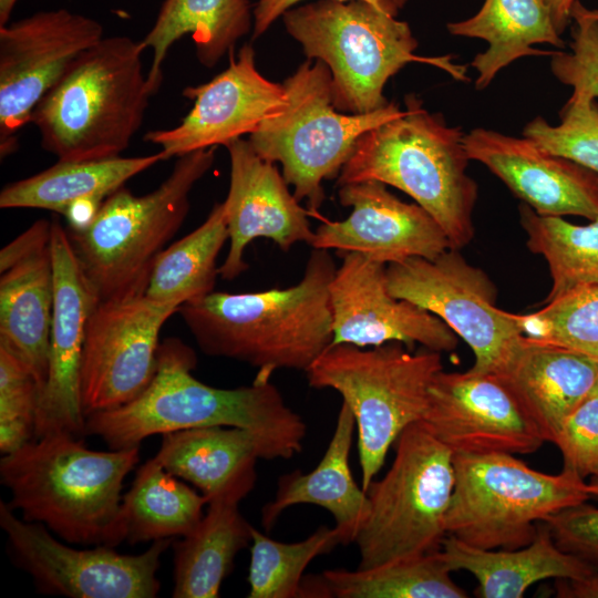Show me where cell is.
<instances>
[{
    "mask_svg": "<svg viewBox=\"0 0 598 598\" xmlns=\"http://www.w3.org/2000/svg\"><path fill=\"white\" fill-rule=\"evenodd\" d=\"M197 358L176 338L159 343L157 367L145 391L133 401L85 419L84 435L102 439L110 450L140 446L142 441L168 432L231 426L254 433L265 460H289L302 450L303 419L286 403L270 381L221 389L197 380Z\"/></svg>",
    "mask_w": 598,
    "mask_h": 598,
    "instance_id": "cell-1",
    "label": "cell"
},
{
    "mask_svg": "<svg viewBox=\"0 0 598 598\" xmlns=\"http://www.w3.org/2000/svg\"><path fill=\"white\" fill-rule=\"evenodd\" d=\"M330 250L313 249L302 278L287 288L213 291L182 305L184 323L204 354L256 368L255 381L278 369L305 371L331 344Z\"/></svg>",
    "mask_w": 598,
    "mask_h": 598,
    "instance_id": "cell-2",
    "label": "cell"
},
{
    "mask_svg": "<svg viewBox=\"0 0 598 598\" xmlns=\"http://www.w3.org/2000/svg\"><path fill=\"white\" fill-rule=\"evenodd\" d=\"M140 446L94 451L56 432L33 439L0 461L8 506L68 544L118 546L116 525L126 475Z\"/></svg>",
    "mask_w": 598,
    "mask_h": 598,
    "instance_id": "cell-3",
    "label": "cell"
},
{
    "mask_svg": "<svg viewBox=\"0 0 598 598\" xmlns=\"http://www.w3.org/2000/svg\"><path fill=\"white\" fill-rule=\"evenodd\" d=\"M464 135L409 94L401 115L358 140L337 184L378 181L404 192L439 223L451 248L460 250L474 236L477 199V184L466 174Z\"/></svg>",
    "mask_w": 598,
    "mask_h": 598,
    "instance_id": "cell-4",
    "label": "cell"
},
{
    "mask_svg": "<svg viewBox=\"0 0 598 598\" xmlns=\"http://www.w3.org/2000/svg\"><path fill=\"white\" fill-rule=\"evenodd\" d=\"M143 51L141 41L115 35L83 52L32 114L42 147L58 161L121 156L154 95Z\"/></svg>",
    "mask_w": 598,
    "mask_h": 598,
    "instance_id": "cell-5",
    "label": "cell"
},
{
    "mask_svg": "<svg viewBox=\"0 0 598 598\" xmlns=\"http://www.w3.org/2000/svg\"><path fill=\"white\" fill-rule=\"evenodd\" d=\"M281 18L307 58L328 66L332 103L342 113L384 107L386 82L410 62H425L466 80V69L451 56L416 55L417 40L410 25L368 2L319 0L295 6Z\"/></svg>",
    "mask_w": 598,
    "mask_h": 598,
    "instance_id": "cell-6",
    "label": "cell"
},
{
    "mask_svg": "<svg viewBox=\"0 0 598 598\" xmlns=\"http://www.w3.org/2000/svg\"><path fill=\"white\" fill-rule=\"evenodd\" d=\"M214 147L176 161L168 177L143 196L124 186L112 193L83 229L68 234L100 301L144 296L159 254L189 210V194L210 169Z\"/></svg>",
    "mask_w": 598,
    "mask_h": 598,
    "instance_id": "cell-7",
    "label": "cell"
},
{
    "mask_svg": "<svg viewBox=\"0 0 598 598\" xmlns=\"http://www.w3.org/2000/svg\"><path fill=\"white\" fill-rule=\"evenodd\" d=\"M442 370L440 352H410L400 342L331 344L306 370L311 388L337 391L353 414L364 491L400 434L423 420L430 385Z\"/></svg>",
    "mask_w": 598,
    "mask_h": 598,
    "instance_id": "cell-8",
    "label": "cell"
},
{
    "mask_svg": "<svg viewBox=\"0 0 598 598\" xmlns=\"http://www.w3.org/2000/svg\"><path fill=\"white\" fill-rule=\"evenodd\" d=\"M453 464L446 534L478 548H522L537 523L598 498V487L571 470L543 473L509 453L453 454Z\"/></svg>",
    "mask_w": 598,
    "mask_h": 598,
    "instance_id": "cell-9",
    "label": "cell"
},
{
    "mask_svg": "<svg viewBox=\"0 0 598 598\" xmlns=\"http://www.w3.org/2000/svg\"><path fill=\"white\" fill-rule=\"evenodd\" d=\"M393 462L365 489L369 514L355 537L359 569L441 550L455 484L453 453L421 421L395 441Z\"/></svg>",
    "mask_w": 598,
    "mask_h": 598,
    "instance_id": "cell-10",
    "label": "cell"
},
{
    "mask_svg": "<svg viewBox=\"0 0 598 598\" xmlns=\"http://www.w3.org/2000/svg\"><path fill=\"white\" fill-rule=\"evenodd\" d=\"M331 83L322 61L306 60L282 83L288 101L285 111L264 121L248 140L260 157L281 164L295 197L306 200L313 212L324 200L322 182L338 177L358 140L403 112L391 102L365 114L342 113L332 103Z\"/></svg>",
    "mask_w": 598,
    "mask_h": 598,
    "instance_id": "cell-11",
    "label": "cell"
},
{
    "mask_svg": "<svg viewBox=\"0 0 598 598\" xmlns=\"http://www.w3.org/2000/svg\"><path fill=\"white\" fill-rule=\"evenodd\" d=\"M385 272L392 296L433 313L470 346L474 372L495 373L524 337L518 315L497 308L494 283L458 249L388 265Z\"/></svg>",
    "mask_w": 598,
    "mask_h": 598,
    "instance_id": "cell-12",
    "label": "cell"
},
{
    "mask_svg": "<svg viewBox=\"0 0 598 598\" xmlns=\"http://www.w3.org/2000/svg\"><path fill=\"white\" fill-rule=\"evenodd\" d=\"M0 526L14 564L28 573L43 595L69 598H155L162 555L175 538L153 542L138 555L113 547L73 548L43 524L18 517L0 502Z\"/></svg>",
    "mask_w": 598,
    "mask_h": 598,
    "instance_id": "cell-13",
    "label": "cell"
},
{
    "mask_svg": "<svg viewBox=\"0 0 598 598\" xmlns=\"http://www.w3.org/2000/svg\"><path fill=\"white\" fill-rule=\"evenodd\" d=\"M103 33L97 20L68 9L0 25L1 158L17 150V133L31 122L42 97Z\"/></svg>",
    "mask_w": 598,
    "mask_h": 598,
    "instance_id": "cell-14",
    "label": "cell"
},
{
    "mask_svg": "<svg viewBox=\"0 0 598 598\" xmlns=\"http://www.w3.org/2000/svg\"><path fill=\"white\" fill-rule=\"evenodd\" d=\"M178 309L145 295L100 301L87 321L82 354L85 419L124 405L145 391L156 371L161 329Z\"/></svg>",
    "mask_w": 598,
    "mask_h": 598,
    "instance_id": "cell-15",
    "label": "cell"
},
{
    "mask_svg": "<svg viewBox=\"0 0 598 598\" xmlns=\"http://www.w3.org/2000/svg\"><path fill=\"white\" fill-rule=\"evenodd\" d=\"M422 422L453 454H532L545 440L493 373L440 371Z\"/></svg>",
    "mask_w": 598,
    "mask_h": 598,
    "instance_id": "cell-16",
    "label": "cell"
},
{
    "mask_svg": "<svg viewBox=\"0 0 598 598\" xmlns=\"http://www.w3.org/2000/svg\"><path fill=\"white\" fill-rule=\"evenodd\" d=\"M50 248L54 302L48 378L40 394L34 439L56 432L82 437V354L86 324L100 298L80 266L68 229L56 218L51 220Z\"/></svg>",
    "mask_w": 598,
    "mask_h": 598,
    "instance_id": "cell-17",
    "label": "cell"
},
{
    "mask_svg": "<svg viewBox=\"0 0 598 598\" xmlns=\"http://www.w3.org/2000/svg\"><path fill=\"white\" fill-rule=\"evenodd\" d=\"M183 95L193 107L171 128L150 131L144 140L161 146L165 159L173 156L227 146L254 133L260 124L287 107L283 84L266 79L256 68L255 50L245 44L229 64L207 83L187 86Z\"/></svg>",
    "mask_w": 598,
    "mask_h": 598,
    "instance_id": "cell-18",
    "label": "cell"
},
{
    "mask_svg": "<svg viewBox=\"0 0 598 598\" xmlns=\"http://www.w3.org/2000/svg\"><path fill=\"white\" fill-rule=\"evenodd\" d=\"M342 255L330 282L332 344L419 343L440 353L456 348L457 336L440 318L390 293L385 265L355 252Z\"/></svg>",
    "mask_w": 598,
    "mask_h": 598,
    "instance_id": "cell-19",
    "label": "cell"
},
{
    "mask_svg": "<svg viewBox=\"0 0 598 598\" xmlns=\"http://www.w3.org/2000/svg\"><path fill=\"white\" fill-rule=\"evenodd\" d=\"M339 200L351 207L343 220H326L315 231L313 249L360 254L383 265L413 257L435 259L451 248L439 223L419 204L402 202L378 181L339 186Z\"/></svg>",
    "mask_w": 598,
    "mask_h": 598,
    "instance_id": "cell-20",
    "label": "cell"
},
{
    "mask_svg": "<svg viewBox=\"0 0 598 598\" xmlns=\"http://www.w3.org/2000/svg\"><path fill=\"white\" fill-rule=\"evenodd\" d=\"M226 148L230 158V184L224 203L229 250L218 275L233 280L247 269L248 245L257 238L272 240L288 251L298 243L311 244L308 212L288 190L274 163L260 157L248 140L238 138Z\"/></svg>",
    "mask_w": 598,
    "mask_h": 598,
    "instance_id": "cell-21",
    "label": "cell"
},
{
    "mask_svg": "<svg viewBox=\"0 0 598 598\" xmlns=\"http://www.w3.org/2000/svg\"><path fill=\"white\" fill-rule=\"evenodd\" d=\"M463 141L470 161L485 165L538 215L598 218L597 173L546 152L525 136L478 127Z\"/></svg>",
    "mask_w": 598,
    "mask_h": 598,
    "instance_id": "cell-22",
    "label": "cell"
},
{
    "mask_svg": "<svg viewBox=\"0 0 598 598\" xmlns=\"http://www.w3.org/2000/svg\"><path fill=\"white\" fill-rule=\"evenodd\" d=\"M51 220L39 219L0 251V344L32 372L42 392L54 302Z\"/></svg>",
    "mask_w": 598,
    "mask_h": 598,
    "instance_id": "cell-23",
    "label": "cell"
},
{
    "mask_svg": "<svg viewBox=\"0 0 598 598\" xmlns=\"http://www.w3.org/2000/svg\"><path fill=\"white\" fill-rule=\"evenodd\" d=\"M493 374L507 388L545 442L554 443L566 419L591 393L598 359L524 336Z\"/></svg>",
    "mask_w": 598,
    "mask_h": 598,
    "instance_id": "cell-24",
    "label": "cell"
},
{
    "mask_svg": "<svg viewBox=\"0 0 598 598\" xmlns=\"http://www.w3.org/2000/svg\"><path fill=\"white\" fill-rule=\"evenodd\" d=\"M355 422L346 403L318 465L303 474L299 470L279 477L272 501L261 509V524L270 530L281 513L300 504L326 508L334 518L343 545L354 543L369 514V499L358 485L349 464Z\"/></svg>",
    "mask_w": 598,
    "mask_h": 598,
    "instance_id": "cell-25",
    "label": "cell"
},
{
    "mask_svg": "<svg viewBox=\"0 0 598 598\" xmlns=\"http://www.w3.org/2000/svg\"><path fill=\"white\" fill-rule=\"evenodd\" d=\"M154 457L209 501L225 492L248 495L257 480V460H265V451L248 430L203 426L162 434Z\"/></svg>",
    "mask_w": 598,
    "mask_h": 598,
    "instance_id": "cell-26",
    "label": "cell"
},
{
    "mask_svg": "<svg viewBox=\"0 0 598 598\" xmlns=\"http://www.w3.org/2000/svg\"><path fill=\"white\" fill-rule=\"evenodd\" d=\"M441 551L452 571L465 570L475 577L474 594L481 598H520L540 580L580 578L598 570L558 548L544 522L537 525L533 542L522 548L484 549L446 535Z\"/></svg>",
    "mask_w": 598,
    "mask_h": 598,
    "instance_id": "cell-27",
    "label": "cell"
},
{
    "mask_svg": "<svg viewBox=\"0 0 598 598\" xmlns=\"http://www.w3.org/2000/svg\"><path fill=\"white\" fill-rule=\"evenodd\" d=\"M165 161L158 153L89 161H58L53 166L4 186L1 208H38L65 216L74 208L97 212L132 177Z\"/></svg>",
    "mask_w": 598,
    "mask_h": 598,
    "instance_id": "cell-28",
    "label": "cell"
},
{
    "mask_svg": "<svg viewBox=\"0 0 598 598\" xmlns=\"http://www.w3.org/2000/svg\"><path fill=\"white\" fill-rule=\"evenodd\" d=\"M240 492H225L207 503L198 524L172 543L174 598H217L237 554L251 544L252 527L240 514Z\"/></svg>",
    "mask_w": 598,
    "mask_h": 598,
    "instance_id": "cell-29",
    "label": "cell"
},
{
    "mask_svg": "<svg viewBox=\"0 0 598 598\" xmlns=\"http://www.w3.org/2000/svg\"><path fill=\"white\" fill-rule=\"evenodd\" d=\"M249 0H165L141 44L153 52L147 75L155 94L163 81L162 65L169 48L190 34L199 62L214 68L252 28Z\"/></svg>",
    "mask_w": 598,
    "mask_h": 598,
    "instance_id": "cell-30",
    "label": "cell"
},
{
    "mask_svg": "<svg viewBox=\"0 0 598 598\" xmlns=\"http://www.w3.org/2000/svg\"><path fill=\"white\" fill-rule=\"evenodd\" d=\"M451 34L482 39L488 49L473 59L477 72L475 87L486 89L496 74L512 62L528 55H553L555 51L534 49L547 43L563 49L546 0H485L473 17L447 23Z\"/></svg>",
    "mask_w": 598,
    "mask_h": 598,
    "instance_id": "cell-31",
    "label": "cell"
},
{
    "mask_svg": "<svg viewBox=\"0 0 598 598\" xmlns=\"http://www.w3.org/2000/svg\"><path fill=\"white\" fill-rule=\"evenodd\" d=\"M207 503L203 494L152 457L137 468L123 495L116 525L118 545L183 537L202 519Z\"/></svg>",
    "mask_w": 598,
    "mask_h": 598,
    "instance_id": "cell-32",
    "label": "cell"
},
{
    "mask_svg": "<svg viewBox=\"0 0 598 598\" xmlns=\"http://www.w3.org/2000/svg\"><path fill=\"white\" fill-rule=\"evenodd\" d=\"M442 551L403 558L373 568L330 569L302 581L301 597L466 598L451 577Z\"/></svg>",
    "mask_w": 598,
    "mask_h": 598,
    "instance_id": "cell-33",
    "label": "cell"
},
{
    "mask_svg": "<svg viewBox=\"0 0 598 598\" xmlns=\"http://www.w3.org/2000/svg\"><path fill=\"white\" fill-rule=\"evenodd\" d=\"M227 239L224 203H217L200 226L159 254L145 296L181 307L213 292L217 257Z\"/></svg>",
    "mask_w": 598,
    "mask_h": 598,
    "instance_id": "cell-34",
    "label": "cell"
},
{
    "mask_svg": "<svg viewBox=\"0 0 598 598\" xmlns=\"http://www.w3.org/2000/svg\"><path fill=\"white\" fill-rule=\"evenodd\" d=\"M520 224L530 251L543 256L551 277L546 301L585 285L598 283V218L576 225L559 216H542L519 206Z\"/></svg>",
    "mask_w": 598,
    "mask_h": 598,
    "instance_id": "cell-35",
    "label": "cell"
},
{
    "mask_svg": "<svg viewBox=\"0 0 598 598\" xmlns=\"http://www.w3.org/2000/svg\"><path fill=\"white\" fill-rule=\"evenodd\" d=\"M340 544L341 536L336 527L321 526L296 543L277 542L252 527L247 597H301L308 565Z\"/></svg>",
    "mask_w": 598,
    "mask_h": 598,
    "instance_id": "cell-36",
    "label": "cell"
},
{
    "mask_svg": "<svg viewBox=\"0 0 598 598\" xmlns=\"http://www.w3.org/2000/svg\"><path fill=\"white\" fill-rule=\"evenodd\" d=\"M518 315L524 336L598 359V283L573 288Z\"/></svg>",
    "mask_w": 598,
    "mask_h": 598,
    "instance_id": "cell-37",
    "label": "cell"
},
{
    "mask_svg": "<svg viewBox=\"0 0 598 598\" xmlns=\"http://www.w3.org/2000/svg\"><path fill=\"white\" fill-rule=\"evenodd\" d=\"M523 136L546 152L570 159L598 174V103L573 93L560 111V123L549 124L542 116L529 121Z\"/></svg>",
    "mask_w": 598,
    "mask_h": 598,
    "instance_id": "cell-38",
    "label": "cell"
},
{
    "mask_svg": "<svg viewBox=\"0 0 598 598\" xmlns=\"http://www.w3.org/2000/svg\"><path fill=\"white\" fill-rule=\"evenodd\" d=\"M41 390L29 368L0 344V451L11 453L34 439Z\"/></svg>",
    "mask_w": 598,
    "mask_h": 598,
    "instance_id": "cell-39",
    "label": "cell"
},
{
    "mask_svg": "<svg viewBox=\"0 0 598 598\" xmlns=\"http://www.w3.org/2000/svg\"><path fill=\"white\" fill-rule=\"evenodd\" d=\"M570 51L555 50L550 69L555 78L573 87V93L598 97V19L577 0L571 9Z\"/></svg>",
    "mask_w": 598,
    "mask_h": 598,
    "instance_id": "cell-40",
    "label": "cell"
},
{
    "mask_svg": "<svg viewBox=\"0 0 598 598\" xmlns=\"http://www.w3.org/2000/svg\"><path fill=\"white\" fill-rule=\"evenodd\" d=\"M554 444L564 467L580 477L598 476V393H591L564 422Z\"/></svg>",
    "mask_w": 598,
    "mask_h": 598,
    "instance_id": "cell-41",
    "label": "cell"
},
{
    "mask_svg": "<svg viewBox=\"0 0 598 598\" xmlns=\"http://www.w3.org/2000/svg\"><path fill=\"white\" fill-rule=\"evenodd\" d=\"M544 523L558 548L598 567V507L584 502L548 516Z\"/></svg>",
    "mask_w": 598,
    "mask_h": 598,
    "instance_id": "cell-42",
    "label": "cell"
},
{
    "mask_svg": "<svg viewBox=\"0 0 598 598\" xmlns=\"http://www.w3.org/2000/svg\"><path fill=\"white\" fill-rule=\"evenodd\" d=\"M303 0H258L254 8L252 39L262 35L269 27L290 8ZM350 1V0H339ZM368 2L385 13L396 17L409 0H361Z\"/></svg>",
    "mask_w": 598,
    "mask_h": 598,
    "instance_id": "cell-43",
    "label": "cell"
},
{
    "mask_svg": "<svg viewBox=\"0 0 598 598\" xmlns=\"http://www.w3.org/2000/svg\"><path fill=\"white\" fill-rule=\"evenodd\" d=\"M555 588L561 598H598V570L580 578H557Z\"/></svg>",
    "mask_w": 598,
    "mask_h": 598,
    "instance_id": "cell-44",
    "label": "cell"
},
{
    "mask_svg": "<svg viewBox=\"0 0 598 598\" xmlns=\"http://www.w3.org/2000/svg\"><path fill=\"white\" fill-rule=\"evenodd\" d=\"M577 0H546L555 28L561 34L571 20V9Z\"/></svg>",
    "mask_w": 598,
    "mask_h": 598,
    "instance_id": "cell-45",
    "label": "cell"
},
{
    "mask_svg": "<svg viewBox=\"0 0 598 598\" xmlns=\"http://www.w3.org/2000/svg\"><path fill=\"white\" fill-rule=\"evenodd\" d=\"M18 0H0V25L9 22L10 16Z\"/></svg>",
    "mask_w": 598,
    "mask_h": 598,
    "instance_id": "cell-46",
    "label": "cell"
},
{
    "mask_svg": "<svg viewBox=\"0 0 598 598\" xmlns=\"http://www.w3.org/2000/svg\"><path fill=\"white\" fill-rule=\"evenodd\" d=\"M587 12H588L591 17L598 19V9H592V10H591V9H588V8H587Z\"/></svg>",
    "mask_w": 598,
    "mask_h": 598,
    "instance_id": "cell-47",
    "label": "cell"
},
{
    "mask_svg": "<svg viewBox=\"0 0 598 598\" xmlns=\"http://www.w3.org/2000/svg\"><path fill=\"white\" fill-rule=\"evenodd\" d=\"M589 482L598 487V476L590 477Z\"/></svg>",
    "mask_w": 598,
    "mask_h": 598,
    "instance_id": "cell-48",
    "label": "cell"
},
{
    "mask_svg": "<svg viewBox=\"0 0 598 598\" xmlns=\"http://www.w3.org/2000/svg\"><path fill=\"white\" fill-rule=\"evenodd\" d=\"M592 391L598 393V375H597V380H596V383H595V386H594Z\"/></svg>",
    "mask_w": 598,
    "mask_h": 598,
    "instance_id": "cell-49",
    "label": "cell"
}]
</instances>
